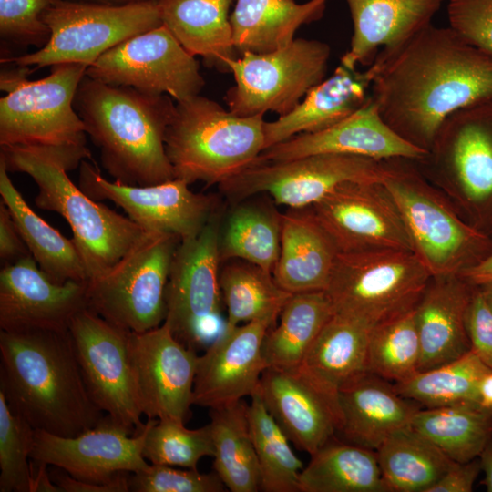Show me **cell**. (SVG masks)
Listing matches in <instances>:
<instances>
[{
  "label": "cell",
  "mask_w": 492,
  "mask_h": 492,
  "mask_svg": "<svg viewBox=\"0 0 492 492\" xmlns=\"http://www.w3.org/2000/svg\"><path fill=\"white\" fill-rule=\"evenodd\" d=\"M371 98L399 136L428 151L454 112L492 98V53L430 24L366 69Z\"/></svg>",
  "instance_id": "6da1fadb"
},
{
  "label": "cell",
  "mask_w": 492,
  "mask_h": 492,
  "mask_svg": "<svg viewBox=\"0 0 492 492\" xmlns=\"http://www.w3.org/2000/svg\"><path fill=\"white\" fill-rule=\"evenodd\" d=\"M0 391L35 430L71 437L105 418L87 390L69 330L0 331Z\"/></svg>",
  "instance_id": "7a4b0ae2"
},
{
  "label": "cell",
  "mask_w": 492,
  "mask_h": 492,
  "mask_svg": "<svg viewBox=\"0 0 492 492\" xmlns=\"http://www.w3.org/2000/svg\"><path fill=\"white\" fill-rule=\"evenodd\" d=\"M73 106L99 150L102 166L116 181L148 186L175 179L164 145L176 108L169 96L85 75Z\"/></svg>",
  "instance_id": "3957f363"
},
{
  "label": "cell",
  "mask_w": 492,
  "mask_h": 492,
  "mask_svg": "<svg viewBox=\"0 0 492 492\" xmlns=\"http://www.w3.org/2000/svg\"><path fill=\"white\" fill-rule=\"evenodd\" d=\"M87 67L79 63L51 66L50 73L28 80V67L2 70L0 148L15 147L68 159L77 166L91 158L85 126L74 97Z\"/></svg>",
  "instance_id": "277c9868"
},
{
  "label": "cell",
  "mask_w": 492,
  "mask_h": 492,
  "mask_svg": "<svg viewBox=\"0 0 492 492\" xmlns=\"http://www.w3.org/2000/svg\"><path fill=\"white\" fill-rule=\"evenodd\" d=\"M0 162L10 172L27 174L37 186V208L61 215L85 264L88 281L109 271L149 232L76 186L68 161L30 149L0 148Z\"/></svg>",
  "instance_id": "5b68a950"
},
{
  "label": "cell",
  "mask_w": 492,
  "mask_h": 492,
  "mask_svg": "<svg viewBox=\"0 0 492 492\" xmlns=\"http://www.w3.org/2000/svg\"><path fill=\"white\" fill-rule=\"evenodd\" d=\"M262 115L241 117L200 95L176 102L164 136L175 179L207 186L252 165L265 147Z\"/></svg>",
  "instance_id": "8992f818"
},
{
  "label": "cell",
  "mask_w": 492,
  "mask_h": 492,
  "mask_svg": "<svg viewBox=\"0 0 492 492\" xmlns=\"http://www.w3.org/2000/svg\"><path fill=\"white\" fill-rule=\"evenodd\" d=\"M381 181L399 209L413 251L431 276L459 275L492 253V238L470 226L414 159L382 160Z\"/></svg>",
  "instance_id": "52a82bcc"
},
{
  "label": "cell",
  "mask_w": 492,
  "mask_h": 492,
  "mask_svg": "<svg viewBox=\"0 0 492 492\" xmlns=\"http://www.w3.org/2000/svg\"><path fill=\"white\" fill-rule=\"evenodd\" d=\"M415 162L470 226L492 238V98L450 115Z\"/></svg>",
  "instance_id": "ba28073f"
},
{
  "label": "cell",
  "mask_w": 492,
  "mask_h": 492,
  "mask_svg": "<svg viewBox=\"0 0 492 492\" xmlns=\"http://www.w3.org/2000/svg\"><path fill=\"white\" fill-rule=\"evenodd\" d=\"M431 277L412 251H339L325 292L333 313L374 328L415 309Z\"/></svg>",
  "instance_id": "9c48e42d"
},
{
  "label": "cell",
  "mask_w": 492,
  "mask_h": 492,
  "mask_svg": "<svg viewBox=\"0 0 492 492\" xmlns=\"http://www.w3.org/2000/svg\"><path fill=\"white\" fill-rule=\"evenodd\" d=\"M51 30L48 43L26 55L1 57L2 63L34 71L59 63L87 67L122 41L161 26L157 0L110 6L60 0L44 15Z\"/></svg>",
  "instance_id": "30bf717a"
},
{
  "label": "cell",
  "mask_w": 492,
  "mask_h": 492,
  "mask_svg": "<svg viewBox=\"0 0 492 492\" xmlns=\"http://www.w3.org/2000/svg\"><path fill=\"white\" fill-rule=\"evenodd\" d=\"M180 239L148 233L109 271L87 282V308L131 333L161 325L171 261Z\"/></svg>",
  "instance_id": "8fae6325"
},
{
  "label": "cell",
  "mask_w": 492,
  "mask_h": 492,
  "mask_svg": "<svg viewBox=\"0 0 492 492\" xmlns=\"http://www.w3.org/2000/svg\"><path fill=\"white\" fill-rule=\"evenodd\" d=\"M329 56L327 44L303 38L272 52L240 55L228 64L235 80L225 96L228 109L241 117L289 113L323 80Z\"/></svg>",
  "instance_id": "7c38bea8"
},
{
  "label": "cell",
  "mask_w": 492,
  "mask_h": 492,
  "mask_svg": "<svg viewBox=\"0 0 492 492\" xmlns=\"http://www.w3.org/2000/svg\"><path fill=\"white\" fill-rule=\"evenodd\" d=\"M219 208L195 236L179 241L166 286L167 315L164 323L174 336L195 349L224 330L220 319Z\"/></svg>",
  "instance_id": "4fadbf2b"
},
{
  "label": "cell",
  "mask_w": 492,
  "mask_h": 492,
  "mask_svg": "<svg viewBox=\"0 0 492 492\" xmlns=\"http://www.w3.org/2000/svg\"><path fill=\"white\" fill-rule=\"evenodd\" d=\"M382 160L324 153L284 161L254 162L219 185L229 201L269 195L289 209L310 207L348 181L381 180Z\"/></svg>",
  "instance_id": "5bb4252c"
},
{
  "label": "cell",
  "mask_w": 492,
  "mask_h": 492,
  "mask_svg": "<svg viewBox=\"0 0 492 492\" xmlns=\"http://www.w3.org/2000/svg\"><path fill=\"white\" fill-rule=\"evenodd\" d=\"M86 75L114 86L168 95L179 102L201 91L205 81L195 57L162 24L104 53Z\"/></svg>",
  "instance_id": "9a60e30c"
},
{
  "label": "cell",
  "mask_w": 492,
  "mask_h": 492,
  "mask_svg": "<svg viewBox=\"0 0 492 492\" xmlns=\"http://www.w3.org/2000/svg\"><path fill=\"white\" fill-rule=\"evenodd\" d=\"M128 331L84 309L72 320L69 333L87 390L111 421L133 434L142 430L128 354Z\"/></svg>",
  "instance_id": "2e32d148"
},
{
  "label": "cell",
  "mask_w": 492,
  "mask_h": 492,
  "mask_svg": "<svg viewBox=\"0 0 492 492\" xmlns=\"http://www.w3.org/2000/svg\"><path fill=\"white\" fill-rule=\"evenodd\" d=\"M174 179L148 186L106 179L89 161L79 166L78 187L97 201L110 200L145 231L173 235L180 241L197 235L220 208L218 198L195 193Z\"/></svg>",
  "instance_id": "e0dca14e"
},
{
  "label": "cell",
  "mask_w": 492,
  "mask_h": 492,
  "mask_svg": "<svg viewBox=\"0 0 492 492\" xmlns=\"http://www.w3.org/2000/svg\"><path fill=\"white\" fill-rule=\"evenodd\" d=\"M128 354L138 404L148 419L185 423L193 405L198 358L163 323L129 333Z\"/></svg>",
  "instance_id": "ac0fdd59"
},
{
  "label": "cell",
  "mask_w": 492,
  "mask_h": 492,
  "mask_svg": "<svg viewBox=\"0 0 492 492\" xmlns=\"http://www.w3.org/2000/svg\"><path fill=\"white\" fill-rule=\"evenodd\" d=\"M310 208L341 252L413 251L399 209L381 180L344 182Z\"/></svg>",
  "instance_id": "d6986e66"
},
{
  "label": "cell",
  "mask_w": 492,
  "mask_h": 492,
  "mask_svg": "<svg viewBox=\"0 0 492 492\" xmlns=\"http://www.w3.org/2000/svg\"><path fill=\"white\" fill-rule=\"evenodd\" d=\"M150 420L138 434L107 415L98 425L66 437L36 430L31 459L59 468L82 481L108 483L123 473L146 470L142 451Z\"/></svg>",
  "instance_id": "ffe728a7"
},
{
  "label": "cell",
  "mask_w": 492,
  "mask_h": 492,
  "mask_svg": "<svg viewBox=\"0 0 492 492\" xmlns=\"http://www.w3.org/2000/svg\"><path fill=\"white\" fill-rule=\"evenodd\" d=\"M87 308V282H54L30 255L0 271V330L67 332Z\"/></svg>",
  "instance_id": "44dd1931"
},
{
  "label": "cell",
  "mask_w": 492,
  "mask_h": 492,
  "mask_svg": "<svg viewBox=\"0 0 492 492\" xmlns=\"http://www.w3.org/2000/svg\"><path fill=\"white\" fill-rule=\"evenodd\" d=\"M275 322L263 318L224 328L198 358L193 405L215 409L254 395L268 367L263 341Z\"/></svg>",
  "instance_id": "7402d4cb"
},
{
  "label": "cell",
  "mask_w": 492,
  "mask_h": 492,
  "mask_svg": "<svg viewBox=\"0 0 492 492\" xmlns=\"http://www.w3.org/2000/svg\"><path fill=\"white\" fill-rule=\"evenodd\" d=\"M426 152L392 129L369 97L364 106L340 122L272 145L263 149L255 162L284 161L324 153L355 155L375 160L394 158L416 160Z\"/></svg>",
  "instance_id": "603a6c76"
},
{
  "label": "cell",
  "mask_w": 492,
  "mask_h": 492,
  "mask_svg": "<svg viewBox=\"0 0 492 492\" xmlns=\"http://www.w3.org/2000/svg\"><path fill=\"white\" fill-rule=\"evenodd\" d=\"M259 392L266 409L289 440L310 456L340 430L338 400L321 391L299 369L267 367Z\"/></svg>",
  "instance_id": "cb8c5ba5"
},
{
  "label": "cell",
  "mask_w": 492,
  "mask_h": 492,
  "mask_svg": "<svg viewBox=\"0 0 492 492\" xmlns=\"http://www.w3.org/2000/svg\"><path fill=\"white\" fill-rule=\"evenodd\" d=\"M476 287L460 275L431 277L415 307L421 348L418 372L446 364L471 350L466 314Z\"/></svg>",
  "instance_id": "d4e9b609"
},
{
  "label": "cell",
  "mask_w": 492,
  "mask_h": 492,
  "mask_svg": "<svg viewBox=\"0 0 492 492\" xmlns=\"http://www.w3.org/2000/svg\"><path fill=\"white\" fill-rule=\"evenodd\" d=\"M353 21L350 48L341 64L369 67L379 52L400 46L431 24L446 0H345Z\"/></svg>",
  "instance_id": "484cf974"
},
{
  "label": "cell",
  "mask_w": 492,
  "mask_h": 492,
  "mask_svg": "<svg viewBox=\"0 0 492 492\" xmlns=\"http://www.w3.org/2000/svg\"><path fill=\"white\" fill-rule=\"evenodd\" d=\"M339 250L310 207L281 215V248L272 271L291 293L325 291Z\"/></svg>",
  "instance_id": "4316f807"
},
{
  "label": "cell",
  "mask_w": 492,
  "mask_h": 492,
  "mask_svg": "<svg viewBox=\"0 0 492 492\" xmlns=\"http://www.w3.org/2000/svg\"><path fill=\"white\" fill-rule=\"evenodd\" d=\"M407 400L393 383L366 373L338 393L339 432L349 443L376 451L392 434L410 426L419 407Z\"/></svg>",
  "instance_id": "83f0119b"
},
{
  "label": "cell",
  "mask_w": 492,
  "mask_h": 492,
  "mask_svg": "<svg viewBox=\"0 0 492 492\" xmlns=\"http://www.w3.org/2000/svg\"><path fill=\"white\" fill-rule=\"evenodd\" d=\"M367 71L339 65L333 73L312 87L289 113L264 123V149L303 133L333 126L359 109L370 96Z\"/></svg>",
  "instance_id": "f1b7e54d"
},
{
  "label": "cell",
  "mask_w": 492,
  "mask_h": 492,
  "mask_svg": "<svg viewBox=\"0 0 492 492\" xmlns=\"http://www.w3.org/2000/svg\"><path fill=\"white\" fill-rule=\"evenodd\" d=\"M372 329L359 320L333 313L297 369L321 391L338 400L343 386L368 373Z\"/></svg>",
  "instance_id": "f546056e"
},
{
  "label": "cell",
  "mask_w": 492,
  "mask_h": 492,
  "mask_svg": "<svg viewBox=\"0 0 492 492\" xmlns=\"http://www.w3.org/2000/svg\"><path fill=\"white\" fill-rule=\"evenodd\" d=\"M233 0H157L162 23L193 56L229 71L237 55L230 22Z\"/></svg>",
  "instance_id": "4dcf8cb0"
},
{
  "label": "cell",
  "mask_w": 492,
  "mask_h": 492,
  "mask_svg": "<svg viewBox=\"0 0 492 492\" xmlns=\"http://www.w3.org/2000/svg\"><path fill=\"white\" fill-rule=\"evenodd\" d=\"M327 0H237L230 15L237 54L267 53L289 45L296 30L322 17Z\"/></svg>",
  "instance_id": "1f68e13d"
},
{
  "label": "cell",
  "mask_w": 492,
  "mask_h": 492,
  "mask_svg": "<svg viewBox=\"0 0 492 492\" xmlns=\"http://www.w3.org/2000/svg\"><path fill=\"white\" fill-rule=\"evenodd\" d=\"M1 200L8 208L39 268L54 282H88L83 260L73 239L63 236L37 215L13 184L0 162Z\"/></svg>",
  "instance_id": "d6a6232c"
},
{
  "label": "cell",
  "mask_w": 492,
  "mask_h": 492,
  "mask_svg": "<svg viewBox=\"0 0 492 492\" xmlns=\"http://www.w3.org/2000/svg\"><path fill=\"white\" fill-rule=\"evenodd\" d=\"M333 313L325 291L292 293L263 341L268 367L293 370L301 366L324 324Z\"/></svg>",
  "instance_id": "836d02e7"
},
{
  "label": "cell",
  "mask_w": 492,
  "mask_h": 492,
  "mask_svg": "<svg viewBox=\"0 0 492 492\" xmlns=\"http://www.w3.org/2000/svg\"><path fill=\"white\" fill-rule=\"evenodd\" d=\"M299 492H388L376 451L332 439L299 477Z\"/></svg>",
  "instance_id": "e575fe53"
},
{
  "label": "cell",
  "mask_w": 492,
  "mask_h": 492,
  "mask_svg": "<svg viewBox=\"0 0 492 492\" xmlns=\"http://www.w3.org/2000/svg\"><path fill=\"white\" fill-rule=\"evenodd\" d=\"M281 215L260 199L234 203L220 226L221 262L241 260L272 273L281 248Z\"/></svg>",
  "instance_id": "d590c367"
},
{
  "label": "cell",
  "mask_w": 492,
  "mask_h": 492,
  "mask_svg": "<svg viewBox=\"0 0 492 492\" xmlns=\"http://www.w3.org/2000/svg\"><path fill=\"white\" fill-rule=\"evenodd\" d=\"M410 426L453 461L466 463L478 458L492 439V409L476 402L419 408Z\"/></svg>",
  "instance_id": "8d00e7d4"
},
{
  "label": "cell",
  "mask_w": 492,
  "mask_h": 492,
  "mask_svg": "<svg viewBox=\"0 0 492 492\" xmlns=\"http://www.w3.org/2000/svg\"><path fill=\"white\" fill-rule=\"evenodd\" d=\"M388 491L427 492L456 462L411 426L402 428L376 449Z\"/></svg>",
  "instance_id": "74e56055"
},
{
  "label": "cell",
  "mask_w": 492,
  "mask_h": 492,
  "mask_svg": "<svg viewBox=\"0 0 492 492\" xmlns=\"http://www.w3.org/2000/svg\"><path fill=\"white\" fill-rule=\"evenodd\" d=\"M213 469L231 492L261 490L258 460L251 435L247 404L210 409Z\"/></svg>",
  "instance_id": "f35d334b"
},
{
  "label": "cell",
  "mask_w": 492,
  "mask_h": 492,
  "mask_svg": "<svg viewBox=\"0 0 492 492\" xmlns=\"http://www.w3.org/2000/svg\"><path fill=\"white\" fill-rule=\"evenodd\" d=\"M222 268L220 285L227 309L225 328L263 318L277 320L292 293L280 287L272 272L241 260Z\"/></svg>",
  "instance_id": "ab89813d"
},
{
  "label": "cell",
  "mask_w": 492,
  "mask_h": 492,
  "mask_svg": "<svg viewBox=\"0 0 492 492\" xmlns=\"http://www.w3.org/2000/svg\"><path fill=\"white\" fill-rule=\"evenodd\" d=\"M492 370L472 351L439 366L393 384L403 397L426 408L480 403L479 385Z\"/></svg>",
  "instance_id": "60d3db41"
},
{
  "label": "cell",
  "mask_w": 492,
  "mask_h": 492,
  "mask_svg": "<svg viewBox=\"0 0 492 492\" xmlns=\"http://www.w3.org/2000/svg\"><path fill=\"white\" fill-rule=\"evenodd\" d=\"M247 404V416L258 460L261 489L265 492H299L303 468L289 438L266 409L259 389Z\"/></svg>",
  "instance_id": "b9f144b4"
},
{
  "label": "cell",
  "mask_w": 492,
  "mask_h": 492,
  "mask_svg": "<svg viewBox=\"0 0 492 492\" xmlns=\"http://www.w3.org/2000/svg\"><path fill=\"white\" fill-rule=\"evenodd\" d=\"M421 348L415 309L371 330L367 372L390 383H401L418 372Z\"/></svg>",
  "instance_id": "7bdbcfd3"
},
{
  "label": "cell",
  "mask_w": 492,
  "mask_h": 492,
  "mask_svg": "<svg viewBox=\"0 0 492 492\" xmlns=\"http://www.w3.org/2000/svg\"><path fill=\"white\" fill-rule=\"evenodd\" d=\"M143 456L153 465L197 468L199 461L213 456L209 425L189 429L185 423L172 419H149Z\"/></svg>",
  "instance_id": "ee69618b"
},
{
  "label": "cell",
  "mask_w": 492,
  "mask_h": 492,
  "mask_svg": "<svg viewBox=\"0 0 492 492\" xmlns=\"http://www.w3.org/2000/svg\"><path fill=\"white\" fill-rule=\"evenodd\" d=\"M36 430L8 406L0 391V492H32L29 465Z\"/></svg>",
  "instance_id": "f6af8a7d"
},
{
  "label": "cell",
  "mask_w": 492,
  "mask_h": 492,
  "mask_svg": "<svg viewBox=\"0 0 492 492\" xmlns=\"http://www.w3.org/2000/svg\"><path fill=\"white\" fill-rule=\"evenodd\" d=\"M60 0H0V38L7 46L43 48L51 30L44 21L47 9Z\"/></svg>",
  "instance_id": "bcb514c9"
},
{
  "label": "cell",
  "mask_w": 492,
  "mask_h": 492,
  "mask_svg": "<svg viewBox=\"0 0 492 492\" xmlns=\"http://www.w3.org/2000/svg\"><path fill=\"white\" fill-rule=\"evenodd\" d=\"M128 486L134 492H222L227 488L216 472L153 464L129 475Z\"/></svg>",
  "instance_id": "7dc6e473"
},
{
  "label": "cell",
  "mask_w": 492,
  "mask_h": 492,
  "mask_svg": "<svg viewBox=\"0 0 492 492\" xmlns=\"http://www.w3.org/2000/svg\"><path fill=\"white\" fill-rule=\"evenodd\" d=\"M447 16L467 42L492 53V0H449Z\"/></svg>",
  "instance_id": "c3c4849f"
},
{
  "label": "cell",
  "mask_w": 492,
  "mask_h": 492,
  "mask_svg": "<svg viewBox=\"0 0 492 492\" xmlns=\"http://www.w3.org/2000/svg\"><path fill=\"white\" fill-rule=\"evenodd\" d=\"M466 330L471 350L492 370V312L478 286L467 307Z\"/></svg>",
  "instance_id": "681fc988"
},
{
  "label": "cell",
  "mask_w": 492,
  "mask_h": 492,
  "mask_svg": "<svg viewBox=\"0 0 492 492\" xmlns=\"http://www.w3.org/2000/svg\"><path fill=\"white\" fill-rule=\"evenodd\" d=\"M30 255L8 208L0 200V260L2 266L14 263Z\"/></svg>",
  "instance_id": "f907efd6"
},
{
  "label": "cell",
  "mask_w": 492,
  "mask_h": 492,
  "mask_svg": "<svg viewBox=\"0 0 492 492\" xmlns=\"http://www.w3.org/2000/svg\"><path fill=\"white\" fill-rule=\"evenodd\" d=\"M481 470L479 458L456 463L427 492H470Z\"/></svg>",
  "instance_id": "816d5d0a"
},
{
  "label": "cell",
  "mask_w": 492,
  "mask_h": 492,
  "mask_svg": "<svg viewBox=\"0 0 492 492\" xmlns=\"http://www.w3.org/2000/svg\"><path fill=\"white\" fill-rule=\"evenodd\" d=\"M53 481L63 492H127L129 491V473H123L108 483H94L74 478L67 472L56 471Z\"/></svg>",
  "instance_id": "f5cc1de1"
},
{
  "label": "cell",
  "mask_w": 492,
  "mask_h": 492,
  "mask_svg": "<svg viewBox=\"0 0 492 492\" xmlns=\"http://www.w3.org/2000/svg\"><path fill=\"white\" fill-rule=\"evenodd\" d=\"M459 275L477 286L492 282V253L482 262L464 271Z\"/></svg>",
  "instance_id": "db71d44e"
},
{
  "label": "cell",
  "mask_w": 492,
  "mask_h": 492,
  "mask_svg": "<svg viewBox=\"0 0 492 492\" xmlns=\"http://www.w3.org/2000/svg\"><path fill=\"white\" fill-rule=\"evenodd\" d=\"M37 466V472L34 474L32 492H63L49 476L47 465L38 463Z\"/></svg>",
  "instance_id": "11a10c76"
},
{
  "label": "cell",
  "mask_w": 492,
  "mask_h": 492,
  "mask_svg": "<svg viewBox=\"0 0 492 492\" xmlns=\"http://www.w3.org/2000/svg\"><path fill=\"white\" fill-rule=\"evenodd\" d=\"M481 469L485 474L483 484L488 492H492V439L479 456Z\"/></svg>",
  "instance_id": "9f6ffc18"
},
{
  "label": "cell",
  "mask_w": 492,
  "mask_h": 492,
  "mask_svg": "<svg viewBox=\"0 0 492 492\" xmlns=\"http://www.w3.org/2000/svg\"><path fill=\"white\" fill-rule=\"evenodd\" d=\"M480 405L492 409V372L487 374L479 385Z\"/></svg>",
  "instance_id": "6f0895ef"
},
{
  "label": "cell",
  "mask_w": 492,
  "mask_h": 492,
  "mask_svg": "<svg viewBox=\"0 0 492 492\" xmlns=\"http://www.w3.org/2000/svg\"><path fill=\"white\" fill-rule=\"evenodd\" d=\"M69 1L97 4V5H110V6H123V5L139 4V3H143L149 0H69Z\"/></svg>",
  "instance_id": "680465c9"
},
{
  "label": "cell",
  "mask_w": 492,
  "mask_h": 492,
  "mask_svg": "<svg viewBox=\"0 0 492 492\" xmlns=\"http://www.w3.org/2000/svg\"><path fill=\"white\" fill-rule=\"evenodd\" d=\"M478 288L481 292V294L487 305L492 312V282H488L481 285H478Z\"/></svg>",
  "instance_id": "91938a15"
}]
</instances>
